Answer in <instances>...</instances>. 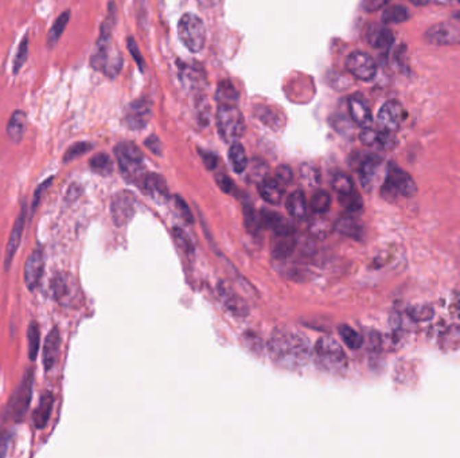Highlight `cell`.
Segmentation results:
<instances>
[{
	"label": "cell",
	"mask_w": 460,
	"mask_h": 458,
	"mask_svg": "<svg viewBox=\"0 0 460 458\" xmlns=\"http://www.w3.org/2000/svg\"><path fill=\"white\" fill-rule=\"evenodd\" d=\"M271 359L280 367L295 370L310 360L311 351L307 339L285 329H275L268 342Z\"/></svg>",
	"instance_id": "cell-1"
},
{
	"label": "cell",
	"mask_w": 460,
	"mask_h": 458,
	"mask_svg": "<svg viewBox=\"0 0 460 458\" xmlns=\"http://www.w3.org/2000/svg\"><path fill=\"white\" fill-rule=\"evenodd\" d=\"M109 8V15L101 26L95 53L90 57V66L95 71L104 73L109 78H114L123 68V58L112 44L110 31L114 25V4L110 3Z\"/></svg>",
	"instance_id": "cell-2"
},
{
	"label": "cell",
	"mask_w": 460,
	"mask_h": 458,
	"mask_svg": "<svg viewBox=\"0 0 460 458\" xmlns=\"http://www.w3.org/2000/svg\"><path fill=\"white\" fill-rule=\"evenodd\" d=\"M219 136L226 142H234L245 133V120L236 104H219L217 110Z\"/></svg>",
	"instance_id": "cell-3"
},
{
	"label": "cell",
	"mask_w": 460,
	"mask_h": 458,
	"mask_svg": "<svg viewBox=\"0 0 460 458\" xmlns=\"http://www.w3.org/2000/svg\"><path fill=\"white\" fill-rule=\"evenodd\" d=\"M114 156L117 159L123 177L131 181H139L144 171V160L139 147L131 141H123L114 147Z\"/></svg>",
	"instance_id": "cell-4"
},
{
	"label": "cell",
	"mask_w": 460,
	"mask_h": 458,
	"mask_svg": "<svg viewBox=\"0 0 460 458\" xmlns=\"http://www.w3.org/2000/svg\"><path fill=\"white\" fill-rule=\"evenodd\" d=\"M381 194L387 199L397 196L412 198L417 194V186L412 177L398 166L390 163L387 171V177L381 188Z\"/></svg>",
	"instance_id": "cell-5"
},
{
	"label": "cell",
	"mask_w": 460,
	"mask_h": 458,
	"mask_svg": "<svg viewBox=\"0 0 460 458\" xmlns=\"http://www.w3.org/2000/svg\"><path fill=\"white\" fill-rule=\"evenodd\" d=\"M33 385H34V371L27 370L19 383V386L15 388L12 392L8 405H7V416L15 421H23L26 417L33 398Z\"/></svg>",
	"instance_id": "cell-6"
},
{
	"label": "cell",
	"mask_w": 460,
	"mask_h": 458,
	"mask_svg": "<svg viewBox=\"0 0 460 458\" xmlns=\"http://www.w3.org/2000/svg\"><path fill=\"white\" fill-rule=\"evenodd\" d=\"M315 355L319 366L326 371L342 372L348 368L346 353L334 338H322L317 343Z\"/></svg>",
	"instance_id": "cell-7"
},
{
	"label": "cell",
	"mask_w": 460,
	"mask_h": 458,
	"mask_svg": "<svg viewBox=\"0 0 460 458\" xmlns=\"http://www.w3.org/2000/svg\"><path fill=\"white\" fill-rule=\"evenodd\" d=\"M180 42L191 51L199 53L206 43V27L204 21L194 14H184L178 23Z\"/></svg>",
	"instance_id": "cell-8"
},
{
	"label": "cell",
	"mask_w": 460,
	"mask_h": 458,
	"mask_svg": "<svg viewBox=\"0 0 460 458\" xmlns=\"http://www.w3.org/2000/svg\"><path fill=\"white\" fill-rule=\"evenodd\" d=\"M346 66L359 81H372L377 74L374 60L365 51H353L346 60Z\"/></svg>",
	"instance_id": "cell-9"
},
{
	"label": "cell",
	"mask_w": 460,
	"mask_h": 458,
	"mask_svg": "<svg viewBox=\"0 0 460 458\" xmlns=\"http://www.w3.org/2000/svg\"><path fill=\"white\" fill-rule=\"evenodd\" d=\"M405 110L397 101H388L381 106L377 114V123L380 129L394 133L398 131L405 120Z\"/></svg>",
	"instance_id": "cell-10"
},
{
	"label": "cell",
	"mask_w": 460,
	"mask_h": 458,
	"mask_svg": "<svg viewBox=\"0 0 460 458\" xmlns=\"http://www.w3.org/2000/svg\"><path fill=\"white\" fill-rule=\"evenodd\" d=\"M152 117V106L151 103L147 100H138L131 103L127 106L125 113H124V124L132 129V131H139L148 125L149 120Z\"/></svg>",
	"instance_id": "cell-11"
},
{
	"label": "cell",
	"mask_w": 460,
	"mask_h": 458,
	"mask_svg": "<svg viewBox=\"0 0 460 458\" xmlns=\"http://www.w3.org/2000/svg\"><path fill=\"white\" fill-rule=\"evenodd\" d=\"M425 40L436 46H451L460 43V29L452 23H437L425 31Z\"/></svg>",
	"instance_id": "cell-12"
},
{
	"label": "cell",
	"mask_w": 460,
	"mask_h": 458,
	"mask_svg": "<svg viewBox=\"0 0 460 458\" xmlns=\"http://www.w3.org/2000/svg\"><path fill=\"white\" fill-rule=\"evenodd\" d=\"M219 298L222 304L226 307V309L233 314L237 318H245L249 315V307L247 301L241 298V296L225 281L218 282L217 286Z\"/></svg>",
	"instance_id": "cell-13"
},
{
	"label": "cell",
	"mask_w": 460,
	"mask_h": 458,
	"mask_svg": "<svg viewBox=\"0 0 460 458\" xmlns=\"http://www.w3.org/2000/svg\"><path fill=\"white\" fill-rule=\"evenodd\" d=\"M135 206H136V202L132 194L119 192L117 195H114V198L112 199V205H110L113 222L117 226L127 225L135 214Z\"/></svg>",
	"instance_id": "cell-14"
},
{
	"label": "cell",
	"mask_w": 460,
	"mask_h": 458,
	"mask_svg": "<svg viewBox=\"0 0 460 458\" xmlns=\"http://www.w3.org/2000/svg\"><path fill=\"white\" fill-rule=\"evenodd\" d=\"M26 215H27V210H26V202L22 203V209L21 212L12 226V230L10 233V238H8V244L5 247V255H4V270L8 272L12 259L18 251V247L21 245L22 241V236L25 231V226H26Z\"/></svg>",
	"instance_id": "cell-15"
},
{
	"label": "cell",
	"mask_w": 460,
	"mask_h": 458,
	"mask_svg": "<svg viewBox=\"0 0 460 458\" xmlns=\"http://www.w3.org/2000/svg\"><path fill=\"white\" fill-rule=\"evenodd\" d=\"M45 270V254L43 249L36 246L29 255L25 265V283L30 292H34L39 286Z\"/></svg>",
	"instance_id": "cell-16"
},
{
	"label": "cell",
	"mask_w": 460,
	"mask_h": 458,
	"mask_svg": "<svg viewBox=\"0 0 460 458\" xmlns=\"http://www.w3.org/2000/svg\"><path fill=\"white\" fill-rule=\"evenodd\" d=\"M51 292L61 305H73L77 296V285L71 275L60 273L51 281Z\"/></svg>",
	"instance_id": "cell-17"
},
{
	"label": "cell",
	"mask_w": 460,
	"mask_h": 458,
	"mask_svg": "<svg viewBox=\"0 0 460 458\" xmlns=\"http://www.w3.org/2000/svg\"><path fill=\"white\" fill-rule=\"evenodd\" d=\"M359 140L363 145L380 151H390L397 144V140L391 132H387L383 129H373L370 127L362 129V132L359 133Z\"/></svg>",
	"instance_id": "cell-18"
},
{
	"label": "cell",
	"mask_w": 460,
	"mask_h": 458,
	"mask_svg": "<svg viewBox=\"0 0 460 458\" xmlns=\"http://www.w3.org/2000/svg\"><path fill=\"white\" fill-rule=\"evenodd\" d=\"M383 166V159L378 155H367L365 156L358 167V175H359V180L361 184L365 188H372V186L374 184L376 179L378 177L380 168Z\"/></svg>",
	"instance_id": "cell-19"
},
{
	"label": "cell",
	"mask_w": 460,
	"mask_h": 458,
	"mask_svg": "<svg viewBox=\"0 0 460 458\" xmlns=\"http://www.w3.org/2000/svg\"><path fill=\"white\" fill-rule=\"evenodd\" d=\"M348 104H349L350 116H352V118H353V121L356 125H359L361 128H367V127L372 125V123H373L372 110H370V106H369L363 96H361V94L350 96Z\"/></svg>",
	"instance_id": "cell-20"
},
{
	"label": "cell",
	"mask_w": 460,
	"mask_h": 458,
	"mask_svg": "<svg viewBox=\"0 0 460 458\" xmlns=\"http://www.w3.org/2000/svg\"><path fill=\"white\" fill-rule=\"evenodd\" d=\"M143 191L156 202L169 199V188L165 179L156 174H147L141 179Z\"/></svg>",
	"instance_id": "cell-21"
},
{
	"label": "cell",
	"mask_w": 460,
	"mask_h": 458,
	"mask_svg": "<svg viewBox=\"0 0 460 458\" xmlns=\"http://www.w3.org/2000/svg\"><path fill=\"white\" fill-rule=\"evenodd\" d=\"M60 348H61V333L58 328H53L45 339L42 351V360L46 371L51 370L56 366L60 355Z\"/></svg>",
	"instance_id": "cell-22"
},
{
	"label": "cell",
	"mask_w": 460,
	"mask_h": 458,
	"mask_svg": "<svg viewBox=\"0 0 460 458\" xmlns=\"http://www.w3.org/2000/svg\"><path fill=\"white\" fill-rule=\"evenodd\" d=\"M296 247L295 240V229H288L283 231L275 233V238L272 241V254L278 259L288 258Z\"/></svg>",
	"instance_id": "cell-23"
},
{
	"label": "cell",
	"mask_w": 460,
	"mask_h": 458,
	"mask_svg": "<svg viewBox=\"0 0 460 458\" xmlns=\"http://www.w3.org/2000/svg\"><path fill=\"white\" fill-rule=\"evenodd\" d=\"M27 127V117L23 110H15L7 123V136L14 144H19L23 140Z\"/></svg>",
	"instance_id": "cell-24"
},
{
	"label": "cell",
	"mask_w": 460,
	"mask_h": 458,
	"mask_svg": "<svg viewBox=\"0 0 460 458\" xmlns=\"http://www.w3.org/2000/svg\"><path fill=\"white\" fill-rule=\"evenodd\" d=\"M53 406H54V395H53V392L47 391L40 396L39 405L33 413V423H34L36 429L40 430V429L46 427V424L50 420L51 411H53Z\"/></svg>",
	"instance_id": "cell-25"
},
{
	"label": "cell",
	"mask_w": 460,
	"mask_h": 458,
	"mask_svg": "<svg viewBox=\"0 0 460 458\" xmlns=\"http://www.w3.org/2000/svg\"><path fill=\"white\" fill-rule=\"evenodd\" d=\"M258 192L271 205H279L283 199L284 186L275 177H267L258 184Z\"/></svg>",
	"instance_id": "cell-26"
},
{
	"label": "cell",
	"mask_w": 460,
	"mask_h": 458,
	"mask_svg": "<svg viewBox=\"0 0 460 458\" xmlns=\"http://www.w3.org/2000/svg\"><path fill=\"white\" fill-rule=\"evenodd\" d=\"M285 207H287V210L289 212V215L293 216L295 219H299V220L306 219L307 212H308V205H307L306 195L303 194V191H300V190L293 191L287 198Z\"/></svg>",
	"instance_id": "cell-27"
},
{
	"label": "cell",
	"mask_w": 460,
	"mask_h": 458,
	"mask_svg": "<svg viewBox=\"0 0 460 458\" xmlns=\"http://www.w3.org/2000/svg\"><path fill=\"white\" fill-rule=\"evenodd\" d=\"M367 40L369 43L377 49V50H387L389 49L394 40L393 33L385 26H372L367 31Z\"/></svg>",
	"instance_id": "cell-28"
},
{
	"label": "cell",
	"mask_w": 460,
	"mask_h": 458,
	"mask_svg": "<svg viewBox=\"0 0 460 458\" xmlns=\"http://www.w3.org/2000/svg\"><path fill=\"white\" fill-rule=\"evenodd\" d=\"M229 160H230V164H232L234 173L241 174L247 170L248 156H247L245 148L241 142H239V141L232 142V145L229 148Z\"/></svg>",
	"instance_id": "cell-29"
},
{
	"label": "cell",
	"mask_w": 460,
	"mask_h": 458,
	"mask_svg": "<svg viewBox=\"0 0 460 458\" xmlns=\"http://www.w3.org/2000/svg\"><path fill=\"white\" fill-rule=\"evenodd\" d=\"M71 11L66 10L64 11L54 22V25L51 26V29L49 30V34H47V44L49 47H54L57 44V42L60 40V38L64 34L69 21H71Z\"/></svg>",
	"instance_id": "cell-30"
},
{
	"label": "cell",
	"mask_w": 460,
	"mask_h": 458,
	"mask_svg": "<svg viewBox=\"0 0 460 458\" xmlns=\"http://www.w3.org/2000/svg\"><path fill=\"white\" fill-rule=\"evenodd\" d=\"M335 230L345 237H350L355 240H359L363 233L362 226L355 220L354 218H350V216H343L338 219L335 223Z\"/></svg>",
	"instance_id": "cell-31"
},
{
	"label": "cell",
	"mask_w": 460,
	"mask_h": 458,
	"mask_svg": "<svg viewBox=\"0 0 460 458\" xmlns=\"http://www.w3.org/2000/svg\"><path fill=\"white\" fill-rule=\"evenodd\" d=\"M409 18V11L405 5L396 4L388 7L381 16V21L384 25H393V23H402Z\"/></svg>",
	"instance_id": "cell-32"
},
{
	"label": "cell",
	"mask_w": 460,
	"mask_h": 458,
	"mask_svg": "<svg viewBox=\"0 0 460 458\" xmlns=\"http://www.w3.org/2000/svg\"><path fill=\"white\" fill-rule=\"evenodd\" d=\"M89 166H90V168H92L96 174L103 175V177L110 175L112 171H113V163H112V159H110L109 155H106V153H97V155H95V156L89 160Z\"/></svg>",
	"instance_id": "cell-33"
},
{
	"label": "cell",
	"mask_w": 460,
	"mask_h": 458,
	"mask_svg": "<svg viewBox=\"0 0 460 458\" xmlns=\"http://www.w3.org/2000/svg\"><path fill=\"white\" fill-rule=\"evenodd\" d=\"M27 346H29V359L34 361L40 347V332L36 321H32L27 329Z\"/></svg>",
	"instance_id": "cell-34"
},
{
	"label": "cell",
	"mask_w": 460,
	"mask_h": 458,
	"mask_svg": "<svg viewBox=\"0 0 460 458\" xmlns=\"http://www.w3.org/2000/svg\"><path fill=\"white\" fill-rule=\"evenodd\" d=\"M260 223L261 226H264L265 229L269 230H279L280 227H283L284 225H287L288 222L284 219L283 216L278 212H269V210H263L260 214Z\"/></svg>",
	"instance_id": "cell-35"
},
{
	"label": "cell",
	"mask_w": 460,
	"mask_h": 458,
	"mask_svg": "<svg viewBox=\"0 0 460 458\" xmlns=\"http://www.w3.org/2000/svg\"><path fill=\"white\" fill-rule=\"evenodd\" d=\"M339 335L342 338V340L345 342V344L350 348V350H359L362 347V338L361 335L354 331L352 327L349 325H339Z\"/></svg>",
	"instance_id": "cell-36"
},
{
	"label": "cell",
	"mask_w": 460,
	"mask_h": 458,
	"mask_svg": "<svg viewBox=\"0 0 460 458\" xmlns=\"http://www.w3.org/2000/svg\"><path fill=\"white\" fill-rule=\"evenodd\" d=\"M339 202L343 206V209L349 212H358L362 210L363 202L361 195L356 191H352L345 195H339Z\"/></svg>",
	"instance_id": "cell-37"
},
{
	"label": "cell",
	"mask_w": 460,
	"mask_h": 458,
	"mask_svg": "<svg viewBox=\"0 0 460 458\" xmlns=\"http://www.w3.org/2000/svg\"><path fill=\"white\" fill-rule=\"evenodd\" d=\"M331 206V198L328 195V192L326 191H317L310 202V207L313 209V212L317 214H324V212L330 210Z\"/></svg>",
	"instance_id": "cell-38"
},
{
	"label": "cell",
	"mask_w": 460,
	"mask_h": 458,
	"mask_svg": "<svg viewBox=\"0 0 460 458\" xmlns=\"http://www.w3.org/2000/svg\"><path fill=\"white\" fill-rule=\"evenodd\" d=\"M27 58H29V36H25L19 43V47H18V51L14 60V68H12L14 74L19 73V71L23 68V65L26 64Z\"/></svg>",
	"instance_id": "cell-39"
},
{
	"label": "cell",
	"mask_w": 460,
	"mask_h": 458,
	"mask_svg": "<svg viewBox=\"0 0 460 458\" xmlns=\"http://www.w3.org/2000/svg\"><path fill=\"white\" fill-rule=\"evenodd\" d=\"M332 188L338 192V195H345L354 191V183L352 177L346 174H337L332 177Z\"/></svg>",
	"instance_id": "cell-40"
},
{
	"label": "cell",
	"mask_w": 460,
	"mask_h": 458,
	"mask_svg": "<svg viewBox=\"0 0 460 458\" xmlns=\"http://www.w3.org/2000/svg\"><path fill=\"white\" fill-rule=\"evenodd\" d=\"M218 101L219 104H236L237 103V92L229 82H222L218 86Z\"/></svg>",
	"instance_id": "cell-41"
},
{
	"label": "cell",
	"mask_w": 460,
	"mask_h": 458,
	"mask_svg": "<svg viewBox=\"0 0 460 458\" xmlns=\"http://www.w3.org/2000/svg\"><path fill=\"white\" fill-rule=\"evenodd\" d=\"M93 148V144L86 142V141H80L75 142L74 145H71V148L65 152L64 155V163H69L71 160L88 153L90 149Z\"/></svg>",
	"instance_id": "cell-42"
},
{
	"label": "cell",
	"mask_w": 460,
	"mask_h": 458,
	"mask_svg": "<svg viewBox=\"0 0 460 458\" xmlns=\"http://www.w3.org/2000/svg\"><path fill=\"white\" fill-rule=\"evenodd\" d=\"M173 236H174V240L177 242L178 246L186 255H193L194 254V245H193L191 240L189 238V236L182 229L174 227L173 229Z\"/></svg>",
	"instance_id": "cell-43"
},
{
	"label": "cell",
	"mask_w": 460,
	"mask_h": 458,
	"mask_svg": "<svg viewBox=\"0 0 460 458\" xmlns=\"http://www.w3.org/2000/svg\"><path fill=\"white\" fill-rule=\"evenodd\" d=\"M244 220H245V226H247L250 234H256L260 230V227H261L260 215H257L254 212L253 207H250V206L244 207Z\"/></svg>",
	"instance_id": "cell-44"
},
{
	"label": "cell",
	"mask_w": 460,
	"mask_h": 458,
	"mask_svg": "<svg viewBox=\"0 0 460 458\" xmlns=\"http://www.w3.org/2000/svg\"><path fill=\"white\" fill-rule=\"evenodd\" d=\"M409 316L416 321H426L431 320L435 315V311L432 307L428 305H419V307H413L409 309Z\"/></svg>",
	"instance_id": "cell-45"
},
{
	"label": "cell",
	"mask_w": 460,
	"mask_h": 458,
	"mask_svg": "<svg viewBox=\"0 0 460 458\" xmlns=\"http://www.w3.org/2000/svg\"><path fill=\"white\" fill-rule=\"evenodd\" d=\"M53 180H54V177H49L47 180H45L42 184H39L38 186V188L36 190V192H34V198H33V206H32V216L30 218H33V215H34V212H36V206H38V203H39V201L42 199V196H43V194L46 192V190L50 187V184L53 183Z\"/></svg>",
	"instance_id": "cell-46"
},
{
	"label": "cell",
	"mask_w": 460,
	"mask_h": 458,
	"mask_svg": "<svg viewBox=\"0 0 460 458\" xmlns=\"http://www.w3.org/2000/svg\"><path fill=\"white\" fill-rule=\"evenodd\" d=\"M174 205H175V209H177V212H179V215L184 219V222H187V223H193V222H194L193 214H191L190 209H189V206L186 205V202H184L182 198L175 196V198H174Z\"/></svg>",
	"instance_id": "cell-47"
},
{
	"label": "cell",
	"mask_w": 460,
	"mask_h": 458,
	"mask_svg": "<svg viewBox=\"0 0 460 458\" xmlns=\"http://www.w3.org/2000/svg\"><path fill=\"white\" fill-rule=\"evenodd\" d=\"M292 177H293L292 171H291V168H289L288 166H280V167L276 170V173H275V179H276L279 183H282L284 187L288 186V184L292 181Z\"/></svg>",
	"instance_id": "cell-48"
},
{
	"label": "cell",
	"mask_w": 460,
	"mask_h": 458,
	"mask_svg": "<svg viewBox=\"0 0 460 458\" xmlns=\"http://www.w3.org/2000/svg\"><path fill=\"white\" fill-rule=\"evenodd\" d=\"M11 440H12L11 431H8V430L0 431V457H4L7 455Z\"/></svg>",
	"instance_id": "cell-49"
},
{
	"label": "cell",
	"mask_w": 460,
	"mask_h": 458,
	"mask_svg": "<svg viewBox=\"0 0 460 458\" xmlns=\"http://www.w3.org/2000/svg\"><path fill=\"white\" fill-rule=\"evenodd\" d=\"M390 0H363V8L367 12H376L384 8Z\"/></svg>",
	"instance_id": "cell-50"
},
{
	"label": "cell",
	"mask_w": 460,
	"mask_h": 458,
	"mask_svg": "<svg viewBox=\"0 0 460 458\" xmlns=\"http://www.w3.org/2000/svg\"><path fill=\"white\" fill-rule=\"evenodd\" d=\"M215 180H217V184L219 186V188H221L223 192L230 194V192L234 190V184H233V181H232L229 177H226V175H223V174L217 175Z\"/></svg>",
	"instance_id": "cell-51"
},
{
	"label": "cell",
	"mask_w": 460,
	"mask_h": 458,
	"mask_svg": "<svg viewBox=\"0 0 460 458\" xmlns=\"http://www.w3.org/2000/svg\"><path fill=\"white\" fill-rule=\"evenodd\" d=\"M128 50L131 51V54H132V57L135 58V61H136V64L139 65V68L143 69V66H144V61H143V58L141 57L138 44H136V42H135L132 38L128 39Z\"/></svg>",
	"instance_id": "cell-52"
},
{
	"label": "cell",
	"mask_w": 460,
	"mask_h": 458,
	"mask_svg": "<svg viewBox=\"0 0 460 458\" xmlns=\"http://www.w3.org/2000/svg\"><path fill=\"white\" fill-rule=\"evenodd\" d=\"M145 145H147V148H148L152 153H155V155H160V153H162L163 147H162V142H160V140H159L158 138H155V136L148 138V139L145 140Z\"/></svg>",
	"instance_id": "cell-53"
},
{
	"label": "cell",
	"mask_w": 460,
	"mask_h": 458,
	"mask_svg": "<svg viewBox=\"0 0 460 458\" xmlns=\"http://www.w3.org/2000/svg\"><path fill=\"white\" fill-rule=\"evenodd\" d=\"M204 160H205V164H206V167L209 168V170H213L215 166H217V159H215V156H213V155H204Z\"/></svg>",
	"instance_id": "cell-54"
},
{
	"label": "cell",
	"mask_w": 460,
	"mask_h": 458,
	"mask_svg": "<svg viewBox=\"0 0 460 458\" xmlns=\"http://www.w3.org/2000/svg\"><path fill=\"white\" fill-rule=\"evenodd\" d=\"M197 1L204 7H214L215 4L219 3V0H197Z\"/></svg>",
	"instance_id": "cell-55"
},
{
	"label": "cell",
	"mask_w": 460,
	"mask_h": 458,
	"mask_svg": "<svg viewBox=\"0 0 460 458\" xmlns=\"http://www.w3.org/2000/svg\"><path fill=\"white\" fill-rule=\"evenodd\" d=\"M409 1L413 3V4H416V5H424V4L428 3V0H409Z\"/></svg>",
	"instance_id": "cell-56"
},
{
	"label": "cell",
	"mask_w": 460,
	"mask_h": 458,
	"mask_svg": "<svg viewBox=\"0 0 460 458\" xmlns=\"http://www.w3.org/2000/svg\"><path fill=\"white\" fill-rule=\"evenodd\" d=\"M428 1H433V3H440V4H450L455 0H428Z\"/></svg>",
	"instance_id": "cell-57"
},
{
	"label": "cell",
	"mask_w": 460,
	"mask_h": 458,
	"mask_svg": "<svg viewBox=\"0 0 460 458\" xmlns=\"http://www.w3.org/2000/svg\"><path fill=\"white\" fill-rule=\"evenodd\" d=\"M455 18H457L458 21H460V12H458V14H455Z\"/></svg>",
	"instance_id": "cell-58"
},
{
	"label": "cell",
	"mask_w": 460,
	"mask_h": 458,
	"mask_svg": "<svg viewBox=\"0 0 460 458\" xmlns=\"http://www.w3.org/2000/svg\"><path fill=\"white\" fill-rule=\"evenodd\" d=\"M457 1H459V3H460V0H457Z\"/></svg>",
	"instance_id": "cell-59"
}]
</instances>
